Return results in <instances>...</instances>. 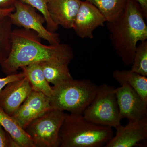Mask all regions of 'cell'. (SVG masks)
<instances>
[{
	"label": "cell",
	"instance_id": "ffe728a7",
	"mask_svg": "<svg viewBox=\"0 0 147 147\" xmlns=\"http://www.w3.org/2000/svg\"><path fill=\"white\" fill-rule=\"evenodd\" d=\"M131 71L147 76V40L137 44L131 65Z\"/></svg>",
	"mask_w": 147,
	"mask_h": 147
},
{
	"label": "cell",
	"instance_id": "30bf717a",
	"mask_svg": "<svg viewBox=\"0 0 147 147\" xmlns=\"http://www.w3.org/2000/svg\"><path fill=\"white\" fill-rule=\"evenodd\" d=\"M53 109L49 97L32 90L12 117L24 129L32 121Z\"/></svg>",
	"mask_w": 147,
	"mask_h": 147
},
{
	"label": "cell",
	"instance_id": "5b68a950",
	"mask_svg": "<svg viewBox=\"0 0 147 147\" xmlns=\"http://www.w3.org/2000/svg\"><path fill=\"white\" fill-rule=\"evenodd\" d=\"M116 88L106 84L98 86L97 93L83 115L92 122L115 129L121 125Z\"/></svg>",
	"mask_w": 147,
	"mask_h": 147
},
{
	"label": "cell",
	"instance_id": "7402d4cb",
	"mask_svg": "<svg viewBox=\"0 0 147 147\" xmlns=\"http://www.w3.org/2000/svg\"><path fill=\"white\" fill-rule=\"evenodd\" d=\"M0 147H19L18 144L0 125Z\"/></svg>",
	"mask_w": 147,
	"mask_h": 147
},
{
	"label": "cell",
	"instance_id": "8992f818",
	"mask_svg": "<svg viewBox=\"0 0 147 147\" xmlns=\"http://www.w3.org/2000/svg\"><path fill=\"white\" fill-rule=\"evenodd\" d=\"M67 115L64 111L53 109L27 125L24 129L34 147H59L60 130Z\"/></svg>",
	"mask_w": 147,
	"mask_h": 147
},
{
	"label": "cell",
	"instance_id": "6da1fadb",
	"mask_svg": "<svg viewBox=\"0 0 147 147\" xmlns=\"http://www.w3.org/2000/svg\"><path fill=\"white\" fill-rule=\"evenodd\" d=\"M35 32L15 29L12 32V48L7 59L1 65L7 75L16 73L23 67L42 61L69 64L74 58L71 47L66 43L44 45Z\"/></svg>",
	"mask_w": 147,
	"mask_h": 147
},
{
	"label": "cell",
	"instance_id": "52a82bcc",
	"mask_svg": "<svg viewBox=\"0 0 147 147\" xmlns=\"http://www.w3.org/2000/svg\"><path fill=\"white\" fill-rule=\"evenodd\" d=\"M14 7V11L9 15L13 25L35 32L40 38L46 40L50 45L60 43L59 35L45 28V18L38 13L35 9L18 0L16 1Z\"/></svg>",
	"mask_w": 147,
	"mask_h": 147
},
{
	"label": "cell",
	"instance_id": "ba28073f",
	"mask_svg": "<svg viewBox=\"0 0 147 147\" xmlns=\"http://www.w3.org/2000/svg\"><path fill=\"white\" fill-rule=\"evenodd\" d=\"M121 119L136 121L147 117V102L128 84L115 89Z\"/></svg>",
	"mask_w": 147,
	"mask_h": 147
},
{
	"label": "cell",
	"instance_id": "3957f363",
	"mask_svg": "<svg viewBox=\"0 0 147 147\" xmlns=\"http://www.w3.org/2000/svg\"><path fill=\"white\" fill-rule=\"evenodd\" d=\"M114 135L112 127L92 122L82 114L71 113L61 126L59 147H105Z\"/></svg>",
	"mask_w": 147,
	"mask_h": 147
},
{
	"label": "cell",
	"instance_id": "e0dca14e",
	"mask_svg": "<svg viewBox=\"0 0 147 147\" xmlns=\"http://www.w3.org/2000/svg\"><path fill=\"white\" fill-rule=\"evenodd\" d=\"M39 63L45 79L49 84L56 86L73 79L68 68L69 65L50 61Z\"/></svg>",
	"mask_w": 147,
	"mask_h": 147
},
{
	"label": "cell",
	"instance_id": "44dd1931",
	"mask_svg": "<svg viewBox=\"0 0 147 147\" xmlns=\"http://www.w3.org/2000/svg\"><path fill=\"white\" fill-rule=\"evenodd\" d=\"M20 1L31 6L40 12L45 19L47 24V29L49 31L55 32L59 26L55 24L50 18L48 9L47 3L49 0H18Z\"/></svg>",
	"mask_w": 147,
	"mask_h": 147
},
{
	"label": "cell",
	"instance_id": "9a60e30c",
	"mask_svg": "<svg viewBox=\"0 0 147 147\" xmlns=\"http://www.w3.org/2000/svg\"><path fill=\"white\" fill-rule=\"evenodd\" d=\"M21 69L28 80L33 90L40 92L49 97L51 96L53 88L45 79L39 62L30 64Z\"/></svg>",
	"mask_w": 147,
	"mask_h": 147
},
{
	"label": "cell",
	"instance_id": "d6986e66",
	"mask_svg": "<svg viewBox=\"0 0 147 147\" xmlns=\"http://www.w3.org/2000/svg\"><path fill=\"white\" fill-rule=\"evenodd\" d=\"M12 26L9 16L0 17V65L7 59L11 51Z\"/></svg>",
	"mask_w": 147,
	"mask_h": 147
},
{
	"label": "cell",
	"instance_id": "d4e9b609",
	"mask_svg": "<svg viewBox=\"0 0 147 147\" xmlns=\"http://www.w3.org/2000/svg\"><path fill=\"white\" fill-rule=\"evenodd\" d=\"M15 10L14 6L9 8H0V17L9 16Z\"/></svg>",
	"mask_w": 147,
	"mask_h": 147
},
{
	"label": "cell",
	"instance_id": "2e32d148",
	"mask_svg": "<svg viewBox=\"0 0 147 147\" xmlns=\"http://www.w3.org/2000/svg\"><path fill=\"white\" fill-rule=\"evenodd\" d=\"M114 79L120 85L128 84L147 102V76L140 75L130 70H115L113 71Z\"/></svg>",
	"mask_w": 147,
	"mask_h": 147
},
{
	"label": "cell",
	"instance_id": "7c38bea8",
	"mask_svg": "<svg viewBox=\"0 0 147 147\" xmlns=\"http://www.w3.org/2000/svg\"><path fill=\"white\" fill-rule=\"evenodd\" d=\"M32 90L26 76L9 83L0 93V108L12 116Z\"/></svg>",
	"mask_w": 147,
	"mask_h": 147
},
{
	"label": "cell",
	"instance_id": "484cf974",
	"mask_svg": "<svg viewBox=\"0 0 147 147\" xmlns=\"http://www.w3.org/2000/svg\"><path fill=\"white\" fill-rule=\"evenodd\" d=\"M139 3L144 15L145 18L147 17V0H135Z\"/></svg>",
	"mask_w": 147,
	"mask_h": 147
},
{
	"label": "cell",
	"instance_id": "4fadbf2b",
	"mask_svg": "<svg viewBox=\"0 0 147 147\" xmlns=\"http://www.w3.org/2000/svg\"><path fill=\"white\" fill-rule=\"evenodd\" d=\"M81 2V0H49L47 9L50 18L58 26L72 28Z\"/></svg>",
	"mask_w": 147,
	"mask_h": 147
},
{
	"label": "cell",
	"instance_id": "ac0fdd59",
	"mask_svg": "<svg viewBox=\"0 0 147 147\" xmlns=\"http://www.w3.org/2000/svg\"><path fill=\"white\" fill-rule=\"evenodd\" d=\"M96 7L106 22L114 21L123 13L128 0H86Z\"/></svg>",
	"mask_w": 147,
	"mask_h": 147
},
{
	"label": "cell",
	"instance_id": "5bb4252c",
	"mask_svg": "<svg viewBox=\"0 0 147 147\" xmlns=\"http://www.w3.org/2000/svg\"><path fill=\"white\" fill-rule=\"evenodd\" d=\"M0 125L16 142L19 147H34L31 137L17 121L1 108Z\"/></svg>",
	"mask_w": 147,
	"mask_h": 147
},
{
	"label": "cell",
	"instance_id": "603a6c76",
	"mask_svg": "<svg viewBox=\"0 0 147 147\" xmlns=\"http://www.w3.org/2000/svg\"><path fill=\"white\" fill-rule=\"evenodd\" d=\"M25 76L24 73L21 72L19 73L9 74L4 78H0V93L3 88L9 83L22 79Z\"/></svg>",
	"mask_w": 147,
	"mask_h": 147
},
{
	"label": "cell",
	"instance_id": "277c9868",
	"mask_svg": "<svg viewBox=\"0 0 147 147\" xmlns=\"http://www.w3.org/2000/svg\"><path fill=\"white\" fill-rule=\"evenodd\" d=\"M98 87L87 79H72L62 82L52 87L50 105L53 109L83 115L94 98Z\"/></svg>",
	"mask_w": 147,
	"mask_h": 147
},
{
	"label": "cell",
	"instance_id": "cb8c5ba5",
	"mask_svg": "<svg viewBox=\"0 0 147 147\" xmlns=\"http://www.w3.org/2000/svg\"><path fill=\"white\" fill-rule=\"evenodd\" d=\"M17 0H0V8H5L14 6Z\"/></svg>",
	"mask_w": 147,
	"mask_h": 147
},
{
	"label": "cell",
	"instance_id": "8fae6325",
	"mask_svg": "<svg viewBox=\"0 0 147 147\" xmlns=\"http://www.w3.org/2000/svg\"><path fill=\"white\" fill-rule=\"evenodd\" d=\"M104 16L94 5L86 0L81 2L72 28L81 38H93V33L106 22Z\"/></svg>",
	"mask_w": 147,
	"mask_h": 147
},
{
	"label": "cell",
	"instance_id": "7a4b0ae2",
	"mask_svg": "<svg viewBox=\"0 0 147 147\" xmlns=\"http://www.w3.org/2000/svg\"><path fill=\"white\" fill-rule=\"evenodd\" d=\"M144 18L139 3L135 0H128L121 15L107 22L113 48L125 66L132 65L138 42L147 40Z\"/></svg>",
	"mask_w": 147,
	"mask_h": 147
},
{
	"label": "cell",
	"instance_id": "9c48e42d",
	"mask_svg": "<svg viewBox=\"0 0 147 147\" xmlns=\"http://www.w3.org/2000/svg\"><path fill=\"white\" fill-rule=\"evenodd\" d=\"M116 132L105 147L142 146L141 143L147 139V117L128 121L124 126L115 128Z\"/></svg>",
	"mask_w": 147,
	"mask_h": 147
}]
</instances>
